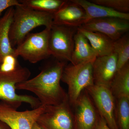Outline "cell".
Returning a JSON list of instances; mask_svg holds the SVG:
<instances>
[{"label": "cell", "instance_id": "ba28073f", "mask_svg": "<svg viewBox=\"0 0 129 129\" xmlns=\"http://www.w3.org/2000/svg\"><path fill=\"white\" fill-rule=\"evenodd\" d=\"M45 106L31 110L19 111L9 104L0 101V120L11 129H32L44 112Z\"/></svg>", "mask_w": 129, "mask_h": 129}, {"label": "cell", "instance_id": "277c9868", "mask_svg": "<svg viewBox=\"0 0 129 129\" xmlns=\"http://www.w3.org/2000/svg\"><path fill=\"white\" fill-rule=\"evenodd\" d=\"M94 62L82 63L66 65L63 71L61 81L68 87L69 102L72 107L84 90L94 84L93 75Z\"/></svg>", "mask_w": 129, "mask_h": 129}, {"label": "cell", "instance_id": "5b68a950", "mask_svg": "<svg viewBox=\"0 0 129 129\" xmlns=\"http://www.w3.org/2000/svg\"><path fill=\"white\" fill-rule=\"evenodd\" d=\"M50 29L45 28L42 31L29 33L22 42L14 48V55L21 57L32 63H36L51 56L49 48Z\"/></svg>", "mask_w": 129, "mask_h": 129}, {"label": "cell", "instance_id": "7c38bea8", "mask_svg": "<svg viewBox=\"0 0 129 129\" xmlns=\"http://www.w3.org/2000/svg\"><path fill=\"white\" fill-rule=\"evenodd\" d=\"M88 20L83 8L71 1H67L62 7L53 14V25L77 28Z\"/></svg>", "mask_w": 129, "mask_h": 129}, {"label": "cell", "instance_id": "7a4b0ae2", "mask_svg": "<svg viewBox=\"0 0 129 129\" xmlns=\"http://www.w3.org/2000/svg\"><path fill=\"white\" fill-rule=\"evenodd\" d=\"M53 14L36 11L22 5L14 7L13 20L9 32V39L14 48L25 39L27 35L41 26L51 29L53 24Z\"/></svg>", "mask_w": 129, "mask_h": 129}, {"label": "cell", "instance_id": "9c48e42d", "mask_svg": "<svg viewBox=\"0 0 129 129\" xmlns=\"http://www.w3.org/2000/svg\"><path fill=\"white\" fill-rule=\"evenodd\" d=\"M91 98L99 116L111 129H119L115 117V98L110 88L94 84L85 89Z\"/></svg>", "mask_w": 129, "mask_h": 129}, {"label": "cell", "instance_id": "484cf974", "mask_svg": "<svg viewBox=\"0 0 129 129\" xmlns=\"http://www.w3.org/2000/svg\"><path fill=\"white\" fill-rule=\"evenodd\" d=\"M0 129H11L4 122L0 120Z\"/></svg>", "mask_w": 129, "mask_h": 129}, {"label": "cell", "instance_id": "8992f818", "mask_svg": "<svg viewBox=\"0 0 129 129\" xmlns=\"http://www.w3.org/2000/svg\"><path fill=\"white\" fill-rule=\"evenodd\" d=\"M62 25H53L50 30L49 48L51 56L58 61H72L74 46L73 29Z\"/></svg>", "mask_w": 129, "mask_h": 129}, {"label": "cell", "instance_id": "44dd1931", "mask_svg": "<svg viewBox=\"0 0 129 129\" xmlns=\"http://www.w3.org/2000/svg\"><path fill=\"white\" fill-rule=\"evenodd\" d=\"M113 52L117 56V71L129 62V37L124 35L119 39L114 41Z\"/></svg>", "mask_w": 129, "mask_h": 129}, {"label": "cell", "instance_id": "ac0fdd59", "mask_svg": "<svg viewBox=\"0 0 129 129\" xmlns=\"http://www.w3.org/2000/svg\"><path fill=\"white\" fill-rule=\"evenodd\" d=\"M110 89L115 99L129 98V63L117 71L110 85Z\"/></svg>", "mask_w": 129, "mask_h": 129}, {"label": "cell", "instance_id": "52a82bcc", "mask_svg": "<svg viewBox=\"0 0 129 129\" xmlns=\"http://www.w3.org/2000/svg\"><path fill=\"white\" fill-rule=\"evenodd\" d=\"M37 123L43 129H73V109L68 99L58 105L45 106Z\"/></svg>", "mask_w": 129, "mask_h": 129}, {"label": "cell", "instance_id": "30bf717a", "mask_svg": "<svg viewBox=\"0 0 129 129\" xmlns=\"http://www.w3.org/2000/svg\"><path fill=\"white\" fill-rule=\"evenodd\" d=\"M71 107L74 108L73 128L94 129L100 116L86 90Z\"/></svg>", "mask_w": 129, "mask_h": 129}, {"label": "cell", "instance_id": "603a6c76", "mask_svg": "<svg viewBox=\"0 0 129 129\" xmlns=\"http://www.w3.org/2000/svg\"><path fill=\"white\" fill-rule=\"evenodd\" d=\"M17 58L13 54L7 55L2 58L0 63V71L11 72L18 68L20 66Z\"/></svg>", "mask_w": 129, "mask_h": 129}, {"label": "cell", "instance_id": "cb8c5ba5", "mask_svg": "<svg viewBox=\"0 0 129 129\" xmlns=\"http://www.w3.org/2000/svg\"><path fill=\"white\" fill-rule=\"evenodd\" d=\"M21 5L19 1L17 0H0V15L9 8L15 7Z\"/></svg>", "mask_w": 129, "mask_h": 129}, {"label": "cell", "instance_id": "3957f363", "mask_svg": "<svg viewBox=\"0 0 129 129\" xmlns=\"http://www.w3.org/2000/svg\"><path fill=\"white\" fill-rule=\"evenodd\" d=\"M30 72L27 68L20 66L12 72L0 71V101L17 109L23 103L29 104L32 109L42 106L36 97L18 94L16 86L19 83L29 79Z\"/></svg>", "mask_w": 129, "mask_h": 129}, {"label": "cell", "instance_id": "5bb4252c", "mask_svg": "<svg viewBox=\"0 0 129 129\" xmlns=\"http://www.w3.org/2000/svg\"><path fill=\"white\" fill-rule=\"evenodd\" d=\"M74 46L71 63L77 64L82 63L94 62L97 57L86 37L77 29L74 36Z\"/></svg>", "mask_w": 129, "mask_h": 129}, {"label": "cell", "instance_id": "4316f807", "mask_svg": "<svg viewBox=\"0 0 129 129\" xmlns=\"http://www.w3.org/2000/svg\"><path fill=\"white\" fill-rule=\"evenodd\" d=\"M32 129H43L41 126H40L37 122H36L32 127Z\"/></svg>", "mask_w": 129, "mask_h": 129}, {"label": "cell", "instance_id": "e0dca14e", "mask_svg": "<svg viewBox=\"0 0 129 129\" xmlns=\"http://www.w3.org/2000/svg\"><path fill=\"white\" fill-rule=\"evenodd\" d=\"M14 7L9 8L0 18V60L7 55H14V48L9 39V32L14 12Z\"/></svg>", "mask_w": 129, "mask_h": 129}, {"label": "cell", "instance_id": "4fadbf2b", "mask_svg": "<svg viewBox=\"0 0 129 129\" xmlns=\"http://www.w3.org/2000/svg\"><path fill=\"white\" fill-rule=\"evenodd\" d=\"M117 71V56L114 52L97 57L93 63L94 84L110 88L114 77Z\"/></svg>", "mask_w": 129, "mask_h": 129}, {"label": "cell", "instance_id": "ffe728a7", "mask_svg": "<svg viewBox=\"0 0 129 129\" xmlns=\"http://www.w3.org/2000/svg\"><path fill=\"white\" fill-rule=\"evenodd\" d=\"M114 114L118 129H129V98L115 99Z\"/></svg>", "mask_w": 129, "mask_h": 129}, {"label": "cell", "instance_id": "7402d4cb", "mask_svg": "<svg viewBox=\"0 0 129 129\" xmlns=\"http://www.w3.org/2000/svg\"><path fill=\"white\" fill-rule=\"evenodd\" d=\"M90 1L119 12L127 13L129 11V0H91Z\"/></svg>", "mask_w": 129, "mask_h": 129}, {"label": "cell", "instance_id": "6da1fadb", "mask_svg": "<svg viewBox=\"0 0 129 129\" xmlns=\"http://www.w3.org/2000/svg\"><path fill=\"white\" fill-rule=\"evenodd\" d=\"M65 62L57 60L46 66L39 74L32 79L19 83L16 90L34 93L42 106H55L68 99V95L60 85Z\"/></svg>", "mask_w": 129, "mask_h": 129}, {"label": "cell", "instance_id": "8fae6325", "mask_svg": "<svg viewBox=\"0 0 129 129\" xmlns=\"http://www.w3.org/2000/svg\"><path fill=\"white\" fill-rule=\"evenodd\" d=\"M80 27L101 33L114 41L128 31L129 20L112 17L94 19L89 20Z\"/></svg>", "mask_w": 129, "mask_h": 129}, {"label": "cell", "instance_id": "2e32d148", "mask_svg": "<svg viewBox=\"0 0 129 129\" xmlns=\"http://www.w3.org/2000/svg\"><path fill=\"white\" fill-rule=\"evenodd\" d=\"M83 8L85 11L88 21L94 19L117 17L129 20V13L116 11L106 7L96 5L86 0H71Z\"/></svg>", "mask_w": 129, "mask_h": 129}, {"label": "cell", "instance_id": "d4e9b609", "mask_svg": "<svg viewBox=\"0 0 129 129\" xmlns=\"http://www.w3.org/2000/svg\"><path fill=\"white\" fill-rule=\"evenodd\" d=\"M94 129H111L103 118L99 117Z\"/></svg>", "mask_w": 129, "mask_h": 129}, {"label": "cell", "instance_id": "d6986e66", "mask_svg": "<svg viewBox=\"0 0 129 129\" xmlns=\"http://www.w3.org/2000/svg\"><path fill=\"white\" fill-rule=\"evenodd\" d=\"M64 0H20L22 5L38 11L54 14L67 2Z\"/></svg>", "mask_w": 129, "mask_h": 129}, {"label": "cell", "instance_id": "83f0119b", "mask_svg": "<svg viewBox=\"0 0 129 129\" xmlns=\"http://www.w3.org/2000/svg\"><path fill=\"white\" fill-rule=\"evenodd\" d=\"M0 63H1V60H0Z\"/></svg>", "mask_w": 129, "mask_h": 129}, {"label": "cell", "instance_id": "9a60e30c", "mask_svg": "<svg viewBox=\"0 0 129 129\" xmlns=\"http://www.w3.org/2000/svg\"><path fill=\"white\" fill-rule=\"evenodd\" d=\"M77 29L86 37L97 57L108 55L113 53L114 41L108 36L99 32L90 31L80 27Z\"/></svg>", "mask_w": 129, "mask_h": 129}]
</instances>
